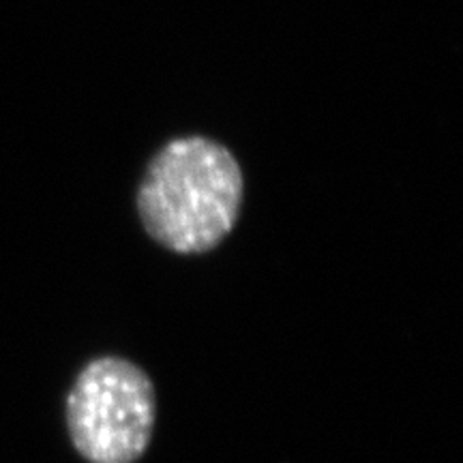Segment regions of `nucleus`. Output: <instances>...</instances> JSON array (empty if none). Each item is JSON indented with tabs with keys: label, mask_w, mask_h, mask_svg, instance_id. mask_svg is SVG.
<instances>
[{
	"label": "nucleus",
	"mask_w": 463,
	"mask_h": 463,
	"mask_svg": "<svg viewBox=\"0 0 463 463\" xmlns=\"http://www.w3.org/2000/svg\"><path fill=\"white\" fill-rule=\"evenodd\" d=\"M242 172L206 137H178L155 155L137 189V213L153 241L174 253L222 245L241 215Z\"/></svg>",
	"instance_id": "nucleus-1"
},
{
	"label": "nucleus",
	"mask_w": 463,
	"mask_h": 463,
	"mask_svg": "<svg viewBox=\"0 0 463 463\" xmlns=\"http://www.w3.org/2000/svg\"><path fill=\"white\" fill-rule=\"evenodd\" d=\"M155 389L148 373L120 356L90 361L67 395V427L89 463H136L155 430Z\"/></svg>",
	"instance_id": "nucleus-2"
}]
</instances>
